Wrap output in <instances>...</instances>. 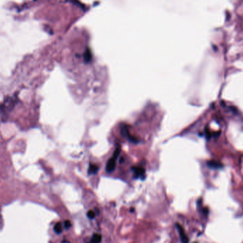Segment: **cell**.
<instances>
[{
  "label": "cell",
  "mask_w": 243,
  "mask_h": 243,
  "mask_svg": "<svg viewBox=\"0 0 243 243\" xmlns=\"http://www.w3.org/2000/svg\"><path fill=\"white\" fill-rule=\"evenodd\" d=\"M14 105L15 101L12 97L4 100V102L0 104V114L3 115H5L7 112H10L14 108Z\"/></svg>",
  "instance_id": "6da1fadb"
},
{
  "label": "cell",
  "mask_w": 243,
  "mask_h": 243,
  "mask_svg": "<svg viewBox=\"0 0 243 243\" xmlns=\"http://www.w3.org/2000/svg\"><path fill=\"white\" fill-rule=\"evenodd\" d=\"M87 215H88V217H89V218L92 219V218H94V217H95V212L93 211V210H89L88 213H87Z\"/></svg>",
  "instance_id": "9c48e42d"
},
{
  "label": "cell",
  "mask_w": 243,
  "mask_h": 243,
  "mask_svg": "<svg viewBox=\"0 0 243 243\" xmlns=\"http://www.w3.org/2000/svg\"><path fill=\"white\" fill-rule=\"evenodd\" d=\"M117 157L113 155L111 159H109V161L107 163V166H106V171L108 173H111L115 170V166H116V160H117Z\"/></svg>",
  "instance_id": "7a4b0ae2"
},
{
  "label": "cell",
  "mask_w": 243,
  "mask_h": 243,
  "mask_svg": "<svg viewBox=\"0 0 243 243\" xmlns=\"http://www.w3.org/2000/svg\"><path fill=\"white\" fill-rule=\"evenodd\" d=\"M97 171H98V166H96L95 164H91L90 166V167H89L88 173L90 174L95 173H97Z\"/></svg>",
  "instance_id": "52a82bcc"
},
{
  "label": "cell",
  "mask_w": 243,
  "mask_h": 243,
  "mask_svg": "<svg viewBox=\"0 0 243 243\" xmlns=\"http://www.w3.org/2000/svg\"><path fill=\"white\" fill-rule=\"evenodd\" d=\"M64 225H65V228H66V229H69L70 227H71V223H70V221H69V220L65 221Z\"/></svg>",
  "instance_id": "30bf717a"
},
{
  "label": "cell",
  "mask_w": 243,
  "mask_h": 243,
  "mask_svg": "<svg viewBox=\"0 0 243 243\" xmlns=\"http://www.w3.org/2000/svg\"><path fill=\"white\" fill-rule=\"evenodd\" d=\"M62 230L63 228L61 224L60 223H57L55 225V226H54V231H55L57 234H60L61 233Z\"/></svg>",
  "instance_id": "ba28073f"
},
{
  "label": "cell",
  "mask_w": 243,
  "mask_h": 243,
  "mask_svg": "<svg viewBox=\"0 0 243 243\" xmlns=\"http://www.w3.org/2000/svg\"><path fill=\"white\" fill-rule=\"evenodd\" d=\"M176 227H177L178 230H179V235H180V237H181V242H182V243H188V242H189V239H188L187 235H186V233H185V230H184V228H182V226L180 225L179 224H176Z\"/></svg>",
  "instance_id": "3957f363"
},
{
  "label": "cell",
  "mask_w": 243,
  "mask_h": 243,
  "mask_svg": "<svg viewBox=\"0 0 243 243\" xmlns=\"http://www.w3.org/2000/svg\"><path fill=\"white\" fill-rule=\"evenodd\" d=\"M102 240V236L100 234H94L89 243H100Z\"/></svg>",
  "instance_id": "8992f818"
},
{
  "label": "cell",
  "mask_w": 243,
  "mask_h": 243,
  "mask_svg": "<svg viewBox=\"0 0 243 243\" xmlns=\"http://www.w3.org/2000/svg\"><path fill=\"white\" fill-rule=\"evenodd\" d=\"M134 173H135V177H143V176L144 175L145 170L141 167H135L134 168Z\"/></svg>",
  "instance_id": "5b68a950"
},
{
  "label": "cell",
  "mask_w": 243,
  "mask_h": 243,
  "mask_svg": "<svg viewBox=\"0 0 243 243\" xmlns=\"http://www.w3.org/2000/svg\"><path fill=\"white\" fill-rule=\"evenodd\" d=\"M207 165L208 167L210 168H213V169H218V168H223V165L221 164V163L215 161H208Z\"/></svg>",
  "instance_id": "277c9868"
}]
</instances>
